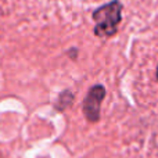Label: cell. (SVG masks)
Instances as JSON below:
<instances>
[{"label":"cell","instance_id":"cell-1","mask_svg":"<svg viewBox=\"0 0 158 158\" xmlns=\"http://www.w3.org/2000/svg\"><path fill=\"white\" fill-rule=\"evenodd\" d=\"M122 8L123 6L119 0H112L93 11L92 17L96 22L93 32L97 38H110L118 32L122 21Z\"/></svg>","mask_w":158,"mask_h":158},{"label":"cell","instance_id":"cell-2","mask_svg":"<svg viewBox=\"0 0 158 158\" xmlns=\"http://www.w3.org/2000/svg\"><path fill=\"white\" fill-rule=\"evenodd\" d=\"M104 97H106V87L103 85H94L87 92L82 104V111H83L85 118L90 123L98 122L100 119V108Z\"/></svg>","mask_w":158,"mask_h":158},{"label":"cell","instance_id":"cell-3","mask_svg":"<svg viewBox=\"0 0 158 158\" xmlns=\"http://www.w3.org/2000/svg\"><path fill=\"white\" fill-rule=\"evenodd\" d=\"M74 98H75L74 93L71 90H64V92H61L58 94L57 100L54 103V108L57 111H64V110L69 108L72 106V103H74Z\"/></svg>","mask_w":158,"mask_h":158},{"label":"cell","instance_id":"cell-4","mask_svg":"<svg viewBox=\"0 0 158 158\" xmlns=\"http://www.w3.org/2000/svg\"><path fill=\"white\" fill-rule=\"evenodd\" d=\"M69 56H71V58H77L78 50H77V49H71V52H69Z\"/></svg>","mask_w":158,"mask_h":158},{"label":"cell","instance_id":"cell-5","mask_svg":"<svg viewBox=\"0 0 158 158\" xmlns=\"http://www.w3.org/2000/svg\"><path fill=\"white\" fill-rule=\"evenodd\" d=\"M157 78H158V68H157Z\"/></svg>","mask_w":158,"mask_h":158}]
</instances>
